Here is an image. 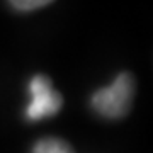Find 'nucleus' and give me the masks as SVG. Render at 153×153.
Masks as SVG:
<instances>
[{"mask_svg":"<svg viewBox=\"0 0 153 153\" xmlns=\"http://www.w3.org/2000/svg\"><path fill=\"white\" fill-rule=\"evenodd\" d=\"M134 97V78L128 71L116 76L111 85L100 88L92 95V105L99 114L117 119L129 112Z\"/></svg>","mask_w":153,"mask_h":153,"instance_id":"1","label":"nucleus"},{"mask_svg":"<svg viewBox=\"0 0 153 153\" xmlns=\"http://www.w3.org/2000/svg\"><path fill=\"white\" fill-rule=\"evenodd\" d=\"M29 92H31V102L26 109V116L33 121L58 114V111L63 105L61 95L53 88L51 80L44 75H36L31 80Z\"/></svg>","mask_w":153,"mask_h":153,"instance_id":"2","label":"nucleus"},{"mask_svg":"<svg viewBox=\"0 0 153 153\" xmlns=\"http://www.w3.org/2000/svg\"><path fill=\"white\" fill-rule=\"evenodd\" d=\"M33 153H75L71 146L58 138H44L34 145Z\"/></svg>","mask_w":153,"mask_h":153,"instance_id":"3","label":"nucleus"},{"mask_svg":"<svg viewBox=\"0 0 153 153\" xmlns=\"http://www.w3.org/2000/svg\"><path fill=\"white\" fill-rule=\"evenodd\" d=\"M10 5L17 10H36L41 7H46L48 4H51L53 0H9Z\"/></svg>","mask_w":153,"mask_h":153,"instance_id":"4","label":"nucleus"}]
</instances>
